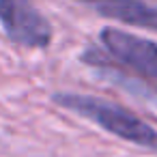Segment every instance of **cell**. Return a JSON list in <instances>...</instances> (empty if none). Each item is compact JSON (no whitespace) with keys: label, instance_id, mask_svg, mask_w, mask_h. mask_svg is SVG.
<instances>
[{"label":"cell","instance_id":"cell-1","mask_svg":"<svg viewBox=\"0 0 157 157\" xmlns=\"http://www.w3.org/2000/svg\"><path fill=\"white\" fill-rule=\"evenodd\" d=\"M52 101L82 118H88L90 123L99 125L103 131L125 142L157 153V129L146 121H142L140 116H136L133 112H129L127 108L82 93H56L52 95Z\"/></svg>","mask_w":157,"mask_h":157},{"label":"cell","instance_id":"cell-3","mask_svg":"<svg viewBox=\"0 0 157 157\" xmlns=\"http://www.w3.org/2000/svg\"><path fill=\"white\" fill-rule=\"evenodd\" d=\"M99 39L112 58L144 75L157 78V41L110 26L99 33Z\"/></svg>","mask_w":157,"mask_h":157},{"label":"cell","instance_id":"cell-4","mask_svg":"<svg viewBox=\"0 0 157 157\" xmlns=\"http://www.w3.org/2000/svg\"><path fill=\"white\" fill-rule=\"evenodd\" d=\"M93 7L103 17L118 20L129 26L157 30V9L142 0H78Z\"/></svg>","mask_w":157,"mask_h":157},{"label":"cell","instance_id":"cell-2","mask_svg":"<svg viewBox=\"0 0 157 157\" xmlns=\"http://www.w3.org/2000/svg\"><path fill=\"white\" fill-rule=\"evenodd\" d=\"M0 26L9 41L24 50H45L54 30L33 0H0Z\"/></svg>","mask_w":157,"mask_h":157}]
</instances>
